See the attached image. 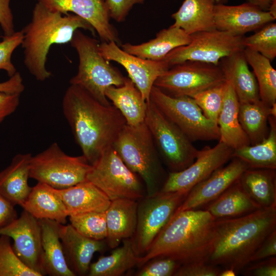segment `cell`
<instances>
[{
    "instance_id": "1",
    "label": "cell",
    "mask_w": 276,
    "mask_h": 276,
    "mask_svg": "<svg viewBox=\"0 0 276 276\" xmlns=\"http://www.w3.org/2000/svg\"><path fill=\"white\" fill-rule=\"evenodd\" d=\"M62 108L76 143L91 165L112 147L126 124L122 114L112 104L101 103L77 85L70 84L66 89Z\"/></svg>"
},
{
    "instance_id": "2",
    "label": "cell",
    "mask_w": 276,
    "mask_h": 276,
    "mask_svg": "<svg viewBox=\"0 0 276 276\" xmlns=\"http://www.w3.org/2000/svg\"><path fill=\"white\" fill-rule=\"evenodd\" d=\"M276 228V206L261 208L248 214L215 219L214 238L206 262L236 273Z\"/></svg>"
},
{
    "instance_id": "3",
    "label": "cell",
    "mask_w": 276,
    "mask_h": 276,
    "mask_svg": "<svg viewBox=\"0 0 276 276\" xmlns=\"http://www.w3.org/2000/svg\"><path fill=\"white\" fill-rule=\"evenodd\" d=\"M215 221L206 210L176 211L148 251L139 257L137 266L158 257L173 259L181 265L206 262L214 238Z\"/></svg>"
},
{
    "instance_id": "4",
    "label": "cell",
    "mask_w": 276,
    "mask_h": 276,
    "mask_svg": "<svg viewBox=\"0 0 276 276\" xmlns=\"http://www.w3.org/2000/svg\"><path fill=\"white\" fill-rule=\"evenodd\" d=\"M79 29L89 31L93 35L96 33L88 22L77 15H63L35 4L30 21L21 30L24 38L21 45L24 64L36 80L42 82L52 76L45 65L51 46L70 42Z\"/></svg>"
},
{
    "instance_id": "5",
    "label": "cell",
    "mask_w": 276,
    "mask_h": 276,
    "mask_svg": "<svg viewBox=\"0 0 276 276\" xmlns=\"http://www.w3.org/2000/svg\"><path fill=\"white\" fill-rule=\"evenodd\" d=\"M112 147L127 167L141 178L146 196L160 191L167 176L145 122L134 126L126 124Z\"/></svg>"
},
{
    "instance_id": "6",
    "label": "cell",
    "mask_w": 276,
    "mask_h": 276,
    "mask_svg": "<svg viewBox=\"0 0 276 276\" xmlns=\"http://www.w3.org/2000/svg\"><path fill=\"white\" fill-rule=\"evenodd\" d=\"M70 43L79 58L78 71L70 79V84L81 86L104 105L111 104L105 95L106 89L122 85L125 77L101 55L98 41L80 29L75 31Z\"/></svg>"
},
{
    "instance_id": "7",
    "label": "cell",
    "mask_w": 276,
    "mask_h": 276,
    "mask_svg": "<svg viewBox=\"0 0 276 276\" xmlns=\"http://www.w3.org/2000/svg\"><path fill=\"white\" fill-rule=\"evenodd\" d=\"M144 122L160 157L170 172L180 171L194 162L199 150L150 100L147 102Z\"/></svg>"
},
{
    "instance_id": "8",
    "label": "cell",
    "mask_w": 276,
    "mask_h": 276,
    "mask_svg": "<svg viewBox=\"0 0 276 276\" xmlns=\"http://www.w3.org/2000/svg\"><path fill=\"white\" fill-rule=\"evenodd\" d=\"M91 166L83 155H69L54 142L32 156L30 178L55 189H62L87 180Z\"/></svg>"
},
{
    "instance_id": "9",
    "label": "cell",
    "mask_w": 276,
    "mask_h": 276,
    "mask_svg": "<svg viewBox=\"0 0 276 276\" xmlns=\"http://www.w3.org/2000/svg\"><path fill=\"white\" fill-rule=\"evenodd\" d=\"M188 192H162L137 200V223L131 239L140 257L148 251L153 240L183 202Z\"/></svg>"
},
{
    "instance_id": "10",
    "label": "cell",
    "mask_w": 276,
    "mask_h": 276,
    "mask_svg": "<svg viewBox=\"0 0 276 276\" xmlns=\"http://www.w3.org/2000/svg\"><path fill=\"white\" fill-rule=\"evenodd\" d=\"M149 100L192 142L219 140L218 125L204 115L192 97L171 96L153 86Z\"/></svg>"
},
{
    "instance_id": "11",
    "label": "cell",
    "mask_w": 276,
    "mask_h": 276,
    "mask_svg": "<svg viewBox=\"0 0 276 276\" xmlns=\"http://www.w3.org/2000/svg\"><path fill=\"white\" fill-rule=\"evenodd\" d=\"M86 179L112 201L120 198L138 200L146 196L144 183L110 147L91 165Z\"/></svg>"
},
{
    "instance_id": "12",
    "label": "cell",
    "mask_w": 276,
    "mask_h": 276,
    "mask_svg": "<svg viewBox=\"0 0 276 276\" xmlns=\"http://www.w3.org/2000/svg\"><path fill=\"white\" fill-rule=\"evenodd\" d=\"M226 81L219 65L187 61L170 67L154 86L173 97L194 95Z\"/></svg>"
},
{
    "instance_id": "13",
    "label": "cell",
    "mask_w": 276,
    "mask_h": 276,
    "mask_svg": "<svg viewBox=\"0 0 276 276\" xmlns=\"http://www.w3.org/2000/svg\"><path fill=\"white\" fill-rule=\"evenodd\" d=\"M187 45L179 47L167 55L164 61L170 67L187 61L218 65L223 58L242 51L243 36L215 29L191 35Z\"/></svg>"
},
{
    "instance_id": "14",
    "label": "cell",
    "mask_w": 276,
    "mask_h": 276,
    "mask_svg": "<svg viewBox=\"0 0 276 276\" xmlns=\"http://www.w3.org/2000/svg\"><path fill=\"white\" fill-rule=\"evenodd\" d=\"M234 149L222 142L214 147L199 150L194 162L178 172H169L160 190L162 192L189 191L233 158Z\"/></svg>"
},
{
    "instance_id": "15",
    "label": "cell",
    "mask_w": 276,
    "mask_h": 276,
    "mask_svg": "<svg viewBox=\"0 0 276 276\" xmlns=\"http://www.w3.org/2000/svg\"><path fill=\"white\" fill-rule=\"evenodd\" d=\"M0 235L9 236L13 241V250L28 268L44 275L43 251L39 220L25 210L19 217L0 229Z\"/></svg>"
},
{
    "instance_id": "16",
    "label": "cell",
    "mask_w": 276,
    "mask_h": 276,
    "mask_svg": "<svg viewBox=\"0 0 276 276\" xmlns=\"http://www.w3.org/2000/svg\"><path fill=\"white\" fill-rule=\"evenodd\" d=\"M100 52L108 61H114L123 66L129 78L140 91L143 99L149 101L152 87L157 78L169 66L164 61H153L129 54L114 41L99 43Z\"/></svg>"
},
{
    "instance_id": "17",
    "label": "cell",
    "mask_w": 276,
    "mask_h": 276,
    "mask_svg": "<svg viewBox=\"0 0 276 276\" xmlns=\"http://www.w3.org/2000/svg\"><path fill=\"white\" fill-rule=\"evenodd\" d=\"M249 168L242 159L233 157L226 166L218 168L195 186L176 211L195 210L209 204L237 181Z\"/></svg>"
},
{
    "instance_id": "18",
    "label": "cell",
    "mask_w": 276,
    "mask_h": 276,
    "mask_svg": "<svg viewBox=\"0 0 276 276\" xmlns=\"http://www.w3.org/2000/svg\"><path fill=\"white\" fill-rule=\"evenodd\" d=\"M53 12L72 13L88 22L103 42L119 43L117 30L110 22L108 10L103 0H35Z\"/></svg>"
},
{
    "instance_id": "19",
    "label": "cell",
    "mask_w": 276,
    "mask_h": 276,
    "mask_svg": "<svg viewBox=\"0 0 276 276\" xmlns=\"http://www.w3.org/2000/svg\"><path fill=\"white\" fill-rule=\"evenodd\" d=\"M214 19L216 29L240 36L275 20L269 11L249 2L235 6L216 4Z\"/></svg>"
},
{
    "instance_id": "20",
    "label": "cell",
    "mask_w": 276,
    "mask_h": 276,
    "mask_svg": "<svg viewBox=\"0 0 276 276\" xmlns=\"http://www.w3.org/2000/svg\"><path fill=\"white\" fill-rule=\"evenodd\" d=\"M59 233L66 262L76 275L87 274L94 254L102 252L108 247L104 240L87 238L71 224L60 223Z\"/></svg>"
},
{
    "instance_id": "21",
    "label": "cell",
    "mask_w": 276,
    "mask_h": 276,
    "mask_svg": "<svg viewBox=\"0 0 276 276\" xmlns=\"http://www.w3.org/2000/svg\"><path fill=\"white\" fill-rule=\"evenodd\" d=\"M137 200L120 198L111 201L105 211L108 247L113 249L124 239L131 238L137 223Z\"/></svg>"
},
{
    "instance_id": "22",
    "label": "cell",
    "mask_w": 276,
    "mask_h": 276,
    "mask_svg": "<svg viewBox=\"0 0 276 276\" xmlns=\"http://www.w3.org/2000/svg\"><path fill=\"white\" fill-rule=\"evenodd\" d=\"M226 80L230 82L239 103H254L260 100L256 77L249 70L243 50L220 60Z\"/></svg>"
},
{
    "instance_id": "23",
    "label": "cell",
    "mask_w": 276,
    "mask_h": 276,
    "mask_svg": "<svg viewBox=\"0 0 276 276\" xmlns=\"http://www.w3.org/2000/svg\"><path fill=\"white\" fill-rule=\"evenodd\" d=\"M191 36L182 29L172 26L159 31L155 38L139 44L125 43L122 49L131 55L153 61H162L174 49L188 44Z\"/></svg>"
},
{
    "instance_id": "24",
    "label": "cell",
    "mask_w": 276,
    "mask_h": 276,
    "mask_svg": "<svg viewBox=\"0 0 276 276\" xmlns=\"http://www.w3.org/2000/svg\"><path fill=\"white\" fill-rule=\"evenodd\" d=\"M57 190L68 216L88 212H105L111 202L102 191L88 180Z\"/></svg>"
},
{
    "instance_id": "25",
    "label": "cell",
    "mask_w": 276,
    "mask_h": 276,
    "mask_svg": "<svg viewBox=\"0 0 276 276\" xmlns=\"http://www.w3.org/2000/svg\"><path fill=\"white\" fill-rule=\"evenodd\" d=\"M32 156L29 153L16 154L0 172V194L14 205L21 206L31 191L28 179Z\"/></svg>"
},
{
    "instance_id": "26",
    "label": "cell",
    "mask_w": 276,
    "mask_h": 276,
    "mask_svg": "<svg viewBox=\"0 0 276 276\" xmlns=\"http://www.w3.org/2000/svg\"><path fill=\"white\" fill-rule=\"evenodd\" d=\"M21 206L38 220L49 219L64 224L68 217L57 189L44 183L38 182L32 187Z\"/></svg>"
},
{
    "instance_id": "27",
    "label": "cell",
    "mask_w": 276,
    "mask_h": 276,
    "mask_svg": "<svg viewBox=\"0 0 276 276\" xmlns=\"http://www.w3.org/2000/svg\"><path fill=\"white\" fill-rule=\"evenodd\" d=\"M239 104L232 85L226 80L223 103L217 120L219 141L234 150L250 145L239 121Z\"/></svg>"
},
{
    "instance_id": "28",
    "label": "cell",
    "mask_w": 276,
    "mask_h": 276,
    "mask_svg": "<svg viewBox=\"0 0 276 276\" xmlns=\"http://www.w3.org/2000/svg\"><path fill=\"white\" fill-rule=\"evenodd\" d=\"M43 267L45 275L75 276L66 262L59 237L60 223L49 219H40Z\"/></svg>"
},
{
    "instance_id": "29",
    "label": "cell",
    "mask_w": 276,
    "mask_h": 276,
    "mask_svg": "<svg viewBox=\"0 0 276 276\" xmlns=\"http://www.w3.org/2000/svg\"><path fill=\"white\" fill-rule=\"evenodd\" d=\"M215 0H184L171 15L172 25L189 35L216 29L214 19Z\"/></svg>"
},
{
    "instance_id": "30",
    "label": "cell",
    "mask_w": 276,
    "mask_h": 276,
    "mask_svg": "<svg viewBox=\"0 0 276 276\" xmlns=\"http://www.w3.org/2000/svg\"><path fill=\"white\" fill-rule=\"evenodd\" d=\"M105 95L122 114L127 125L134 126L144 122L147 102L129 78L125 77L123 84L120 86L108 87Z\"/></svg>"
},
{
    "instance_id": "31",
    "label": "cell",
    "mask_w": 276,
    "mask_h": 276,
    "mask_svg": "<svg viewBox=\"0 0 276 276\" xmlns=\"http://www.w3.org/2000/svg\"><path fill=\"white\" fill-rule=\"evenodd\" d=\"M261 208L250 198L238 179L215 200L206 209L215 219L242 216Z\"/></svg>"
},
{
    "instance_id": "32",
    "label": "cell",
    "mask_w": 276,
    "mask_h": 276,
    "mask_svg": "<svg viewBox=\"0 0 276 276\" xmlns=\"http://www.w3.org/2000/svg\"><path fill=\"white\" fill-rule=\"evenodd\" d=\"M239 180L248 195L261 208L276 206L275 170L249 168Z\"/></svg>"
},
{
    "instance_id": "33",
    "label": "cell",
    "mask_w": 276,
    "mask_h": 276,
    "mask_svg": "<svg viewBox=\"0 0 276 276\" xmlns=\"http://www.w3.org/2000/svg\"><path fill=\"white\" fill-rule=\"evenodd\" d=\"M276 118L269 116L270 130L266 138L252 145L234 150L233 157L245 162L250 169H276Z\"/></svg>"
},
{
    "instance_id": "34",
    "label": "cell",
    "mask_w": 276,
    "mask_h": 276,
    "mask_svg": "<svg viewBox=\"0 0 276 276\" xmlns=\"http://www.w3.org/2000/svg\"><path fill=\"white\" fill-rule=\"evenodd\" d=\"M122 241L123 245L113 248L110 255L90 263L87 275L120 276L137 266L139 257L133 249L131 239Z\"/></svg>"
},
{
    "instance_id": "35",
    "label": "cell",
    "mask_w": 276,
    "mask_h": 276,
    "mask_svg": "<svg viewBox=\"0 0 276 276\" xmlns=\"http://www.w3.org/2000/svg\"><path fill=\"white\" fill-rule=\"evenodd\" d=\"M269 107L261 100L254 103H240L239 121L251 145L267 136Z\"/></svg>"
},
{
    "instance_id": "36",
    "label": "cell",
    "mask_w": 276,
    "mask_h": 276,
    "mask_svg": "<svg viewBox=\"0 0 276 276\" xmlns=\"http://www.w3.org/2000/svg\"><path fill=\"white\" fill-rule=\"evenodd\" d=\"M246 60L256 77L260 100L268 106L276 103V71L270 60L259 53L244 48Z\"/></svg>"
},
{
    "instance_id": "37",
    "label": "cell",
    "mask_w": 276,
    "mask_h": 276,
    "mask_svg": "<svg viewBox=\"0 0 276 276\" xmlns=\"http://www.w3.org/2000/svg\"><path fill=\"white\" fill-rule=\"evenodd\" d=\"M71 225L81 235L97 240L107 236L105 212H93L68 216Z\"/></svg>"
},
{
    "instance_id": "38",
    "label": "cell",
    "mask_w": 276,
    "mask_h": 276,
    "mask_svg": "<svg viewBox=\"0 0 276 276\" xmlns=\"http://www.w3.org/2000/svg\"><path fill=\"white\" fill-rule=\"evenodd\" d=\"M243 45L273 60L276 57V24L272 21L258 30L253 35L243 37Z\"/></svg>"
},
{
    "instance_id": "39",
    "label": "cell",
    "mask_w": 276,
    "mask_h": 276,
    "mask_svg": "<svg viewBox=\"0 0 276 276\" xmlns=\"http://www.w3.org/2000/svg\"><path fill=\"white\" fill-rule=\"evenodd\" d=\"M10 238L0 235V276H40L26 266L15 254Z\"/></svg>"
},
{
    "instance_id": "40",
    "label": "cell",
    "mask_w": 276,
    "mask_h": 276,
    "mask_svg": "<svg viewBox=\"0 0 276 276\" xmlns=\"http://www.w3.org/2000/svg\"><path fill=\"white\" fill-rule=\"evenodd\" d=\"M226 80L222 83L201 91L192 98L204 115L217 124L226 89Z\"/></svg>"
},
{
    "instance_id": "41",
    "label": "cell",
    "mask_w": 276,
    "mask_h": 276,
    "mask_svg": "<svg viewBox=\"0 0 276 276\" xmlns=\"http://www.w3.org/2000/svg\"><path fill=\"white\" fill-rule=\"evenodd\" d=\"M181 265L180 262L169 257H155L139 267L134 275L174 276Z\"/></svg>"
},
{
    "instance_id": "42",
    "label": "cell",
    "mask_w": 276,
    "mask_h": 276,
    "mask_svg": "<svg viewBox=\"0 0 276 276\" xmlns=\"http://www.w3.org/2000/svg\"><path fill=\"white\" fill-rule=\"evenodd\" d=\"M23 38V33L20 30L10 35H4L2 40L0 41V71L6 72L9 77L17 72L11 57L15 49L21 44Z\"/></svg>"
},
{
    "instance_id": "43",
    "label": "cell",
    "mask_w": 276,
    "mask_h": 276,
    "mask_svg": "<svg viewBox=\"0 0 276 276\" xmlns=\"http://www.w3.org/2000/svg\"><path fill=\"white\" fill-rule=\"evenodd\" d=\"M221 271L219 266L201 261L182 264L174 276H219Z\"/></svg>"
},
{
    "instance_id": "44",
    "label": "cell",
    "mask_w": 276,
    "mask_h": 276,
    "mask_svg": "<svg viewBox=\"0 0 276 276\" xmlns=\"http://www.w3.org/2000/svg\"><path fill=\"white\" fill-rule=\"evenodd\" d=\"M109 12L110 17L119 22L124 21L132 7L142 4L145 0H103Z\"/></svg>"
},
{
    "instance_id": "45",
    "label": "cell",
    "mask_w": 276,
    "mask_h": 276,
    "mask_svg": "<svg viewBox=\"0 0 276 276\" xmlns=\"http://www.w3.org/2000/svg\"><path fill=\"white\" fill-rule=\"evenodd\" d=\"M276 255V229L263 241L250 259V262L259 261Z\"/></svg>"
},
{
    "instance_id": "46",
    "label": "cell",
    "mask_w": 276,
    "mask_h": 276,
    "mask_svg": "<svg viewBox=\"0 0 276 276\" xmlns=\"http://www.w3.org/2000/svg\"><path fill=\"white\" fill-rule=\"evenodd\" d=\"M20 95L0 93V125L16 110L19 105Z\"/></svg>"
},
{
    "instance_id": "47",
    "label": "cell",
    "mask_w": 276,
    "mask_h": 276,
    "mask_svg": "<svg viewBox=\"0 0 276 276\" xmlns=\"http://www.w3.org/2000/svg\"><path fill=\"white\" fill-rule=\"evenodd\" d=\"M245 274L254 276H275L276 258L275 256L260 261L248 267Z\"/></svg>"
},
{
    "instance_id": "48",
    "label": "cell",
    "mask_w": 276,
    "mask_h": 276,
    "mask_svg": "<svg viewBox=\"0 0 276 276\" xmlns=\"http://www.w3.org/2000/svg\"><path fill=\"white\" fill-rule=\"evenodd\" d=\"M10 2L11 0H0V26L4 36L10 35L15 32Z\"/></svg>"
},
{
    "instance_id": "49",
    "label": "cell",
    "mask_w": 276,
    "mask_h": 276,
    "mask_svg": "<svg viewBox=\"0 0 276 276\" xmlns=\"http://www.w3.org/2000/svg\"><path fill=\"white\" fill-rule=\"evenodd\" d=\"M14 206L0 194V229L8 225L18 217Z\"/></svg>"
},
{
    "instance_id": "50",
    "label": "cell",
    "mask_w": 276,
    "mask_h": 276,
    "mask_svg": "<svg viewBox=\"0 0 276 276\" xmlns=\"http://www.w3.org/2000/svg\"><path fill=\"white\" fill-rule=\"evenodd\" d=\"M24 89L23 79L18 72L8 80L0 82V93L20 95Z\"/></svg>"
},
{
    "instance_id": "51",
    "label": "cell",
    "mask_w": 276,
    "mask_h": 276,
    "mask_svg": "<svg viewBox=\"0 0 276 276\" xmlns=\"http://www.w3.org/2000/svg\"><path fill=\"white\" fill-rule=\"evenodd\" d=\"M247 1L263 10L268 11L272 0H247Z\"/></svg>"
},
{
    "instance_id": "52",
    "label": "cell",
    "mask_w": 276,
    "mask_h": 276,
    "mask_svg": "<svg viewBox=\"0 0 276 276\" xmlns=\"http://www.w3.org/2000/svg\"><path fill=\"white\" fill-rule=\"evenodd\" d=\"M236 272L232 268H225L221 270L219 276H235Z\"/></svg>"
},
{
    "instance_id": "53",
    "label": "cell",
    "mask_w": 276,
    "mask_h": 276,
    "mask_svg": "<svg viewBox=\"0 0 276 276\" xmlns=\"http://www.w3.org/2000/svg\"><path fill=\"white\" fill-rule=\"evenodd\" d=\"M268 11L276 19V0H272Z\"/></svg>"
},
{
    "instance_id": "54",
    "label": "cell",
    "mask_w": 276,
    "mask_h": 276,
    "mask_svg": "<svg viewBox=\"0 0 276 276\" xmlns=\"http://www.w3.org/2000/svg\"><path fill=\"white\" fill-rule=\"evenodd\" d=\"M216 4H225L228 1V0H215Z\"/></svg>"
}]
</instances>
